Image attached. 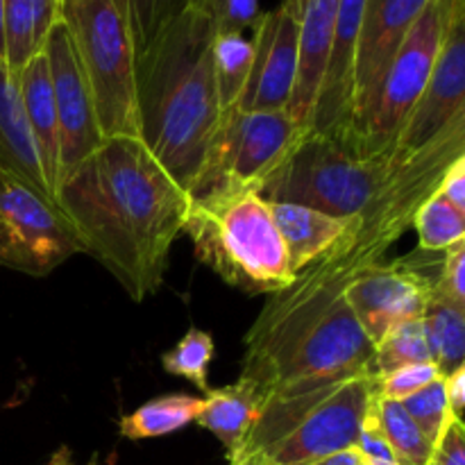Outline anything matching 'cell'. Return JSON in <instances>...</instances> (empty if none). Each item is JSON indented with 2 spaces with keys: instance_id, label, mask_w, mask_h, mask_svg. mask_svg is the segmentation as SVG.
<instances>
[{
  "instance_id": "ee69618b",
  "label": "cell",
  "mask_w": 465,
  "mask_h": 465,
  "mask_svg": "<svg viewBox=\"0 0 465 465\" xmlns=\"http://www.w3.org/2000/svg\"><path fill=\"white\" fill-rule=\"evenodd\" d=\"M114 3H116V0H114Z\"/></svg>"
},
{
  "instance_id": "8d00e7d4",
  "label": "cell",
  "mask_w": 465,
  "mask_h": 465,
  "mask_svg": "<svg viewBox=\"0 0 465 465\" xmlns=\"http://www.w3.org/2000/svg\"><path fill=\"white\" fill-rule=\"evenodd\" d=\"M436 195L448 200L459 212H465V154L454 159L448 166L445 175L440 177Z\"/></svg>"
},
{
  "instance_id": "b9f144b4",
  "label": "cell",
  "mask_w": 465,
  "mask_h": 465,
  "mask_svg": "<svg viewBox=\"0 0 465 465\" xmlns=\"http://www.w3.org/2000/svg\"><path fill=\"white\" fill-rule=\"evenodd\" d=\"M227 465H272V463H266V461H259V459H243V461H232Z\"/></svg>"
},
{
  "instance_id": "603a6c76",
  "label": "cell",
  "mask_w": 465,
  "mask_h": 465,
  "mask_svg": "<svg viewBox=\"0 0 465 465\" xmlns=\"http://www.w3.org/2000/svg\"><path fill=\"white\" fill-rule=\"evenodd\" d=\"M203 404L204 400L198 395H162V398L150 400V402L141 404L139 409L123 416L118 422V431L127 440H145L175 434V431L184 430L186 425L198 420Z\"/></svg>"
},
{
  "instance_id": "484cf974",
  "label": "cell",
  "mask_w": 465,
  "mask_h": 465,
  "mask_svg": "<svg viewBox=\"0 0 465 465\" xmlns=\"http://www.w3.org/2000/svg\"><path fill=\"white\" fill-rule=\"evenodd\" d=\"M213 82L221 116L234 112L252 66V39L245 32H216L213 36Z\"/></svg>"
},
{
  "instance_id": "30bf717a",
  "label": "cell",
  "mask_w": 465,
  "mask_h": 465,
  "mask_svg": "<svg viewBox=\"0 0 465 465\" xmlns=\"http://www.w3.org/2000/svg\"><path fill=\"white\" fill-rule=\"evenodd\" d=\"M80 252L59 204L0 166V266L44 277Z\"/></svg>"
},
{
  "instance_id": "d6986e66",
  "label": "cell",
  "mask_w": 465,
  "mask_h": 465,
  "mask_svg": "<svg viewBox=\"0 0 465 465\" xmlns=\"http://www.w3.org/2000/svg\"><path fill=\"white\" fill-rule=\"evenodd\" d=\"M18 91H21L23 109H25L27 123H30L32 136L36 141L41 159H44L45 173L57 189L59 177V127L57 109H54L53 80H50V66L45 53H36L25 66L18 71Z\"/></svg>"
},
{
  "instance_id": "4316f807",
  "label": "cell",
  "mask_w": 465,
  "mask_h": 465,
  "mask_svg": "<svg viewBox=\"0 0 465 465\" xmlns=\"http://www.w3.org/2000/svg\"><path fill=\"white\" fill-rule=\"evenodd\" d=\"M413 227L418 232V248L430 252H443L465 241V212L434 193L416 209Z\"/></svg>"
},
{
  "instance_id": "9a60e30c",
  "label": "cell",
  "mask_w": 465,
  "mask_h": 465,
  "mask_svg": "<svg viewBox=\"0 0 465 465\" xmlns=\"http://www.w3.org/2000/svg\"><path fill=\"white\" fill-rule=\"evenodd\" d=\"M431 0H366L354 57V118L375 94L404 36Z\"/></svg>"
},
{
  "instance_id": "f546056e",
  "label": "cell",
  "mask_w": 465,
  "mask_h": 465,
  "mask_svg": "<svg viewBox=\"0 0 465 465\" xmlns=\"http://www.w3.org/2000/svg\"><path fill=\"white\" fill-rule=\"evenodd\" d=\"M116 7L125 18L134 53L139 57L163 30V25L186 7V0H116Z\"/></svg>"
},
{
  "instance_id": "4fadbf2b",
  "label": "cell",
  "mask_w": 465,
  "mask_h": 465,
  "mask_svg": "<svg viewBox=\"0 0 465 465\" xmlns=\"http://www.w3.org/2000/svg\"><path fill=\"white\" fill-rule=\"evenodd\" d=\"M431 295V282L407 266L404 259L366 268L345 289L343 298L372 348L395 325L422 318Z\"/></svg>"
},
{
  "instance_id": "7c38bea8",
  "label": "cell",
  "mask_w": 465,
  "mask_h": 465,
  "mask_svg": "<svg viewBox=\"0 0 465 465\" xmlns=\"http://www.w3.org/2000/svg\"><path fill=\"white\" fill-rule=\"evenodd\" d=\"M465 116V0H452L448 25L430 82L398 139V150L416 153Z\"/></svg>"
},
{
  "instance_id": "ab89813d",
  "label": "cell",
  "mask_w": 465,
  "mask_h": 465,
  "mask_svg": "<svg viewBox=\"0 0 465 465\" xmlns=\"http://www.w3.org/2000/svg\"><path fill=\"white\" fill-rule=\"evenodd\" d=\"M44 465H75V463H73L71 450H68L66 445H64V448H59L57 452H54L53 457H50ZM86 465H98V457H91V461L86 463Z\"/></svg>"
},
{
  "instance_id": "f1b7e54d",
  "label": "cell",
  "mask_w": 465,
  "mask_h": 465,
  "mask_svg": "<svg viewBox=\"0 0 465 465\" xmlns=\"http://www.w3.org/2000/svg\"><path fill=\"white\" fill-rule=\"evenodd\" d=\"M216 354L212 334L203 330H189L168 352H163L162 366L168 375L191 381L203 393L209 391V366Z\"/></svg>"
},
{
  "instance_id": "7bdbcfd3",
  "label": "cell",
  "mask_w": 465,
  "mask_h": 465,
  "mask_svg": "<svg viewBox=\"0 0 465 465\" xmlns=\"http://www.w3.org/2000/svg\"><path fill=\"white\" fill-rule=\"evenodd\" d=\"M203 5V0H186V7H195L198 9Z\"/></svg>"
},
{
  "instance_id": "1f68e13d",
  "label": "cell",
  "mask_w": 465,
  "mask_h": 465,
  "mask_svg": "<svg viewBox=\"0 0 465 465\" xmlns=\"http://www.w3.org/2000/svg\"><path fill=\"white\" fill-rule=\"evenodd\" d=\"M439 377L440 372L434 361L411 363V366L398 368V371L389 372V375L384 377H377V393L386 400L402 402L409 395L422 391L425 386H430L431 381L439 380Z\"/></svg>"
},
{
  "instance_id": "7a4b0ae2",
  "label": "cell",
  "mask_w": 465,
  "mask_h": 465,
  "mask_svg": "<svg viewBox=\"0 0 465 465\" xmlns=\"http://www.w3.org/2000/svg\"><path fill=\"white\" fill-rule=\"evenodd\" d=\"M461 154L465 116L454 118L430 143L409 154L372 203L350 218L343 234L300 271L289 289L268 300L245 334L243 363L257 361L322 316L366 268L380 263L384 252L411 227L416 209L439 189L450 163Z\"/></svg>"
},
{
  "instance_id": "9c48e42d",
  "label": "cell",
  "mask_w": 465,
  "mask_h": 465,
  "mask_svg": "<svg viewBox=\"0 0 465 465\" xmlns=\"http://www.w3.org/2000/svg\"><path fill=\"white\" fill-rule=\"evenodd\" d=\"M450 5L452 0H431L427 5L420 18L404 36L372 98L354 118L352 127L363 154L368 157L398 150L400 134L411 118L439 57Z\"/></svg>"
},
{
  "instance_id": "4dcf8cb0",
  "label": "cell",
  "mask_w": 465,
  "mask_h": 465,
  "mask_svg": "<svg viewBox=\"0 0 465 465\" xmlns=\"http://www.w3.org/2000/svg\"><path fill=\"white\" fill-rule=\"evenodd\" d=\"M400 404H402L404 411L411 416V420L416 422L418 430L422 431V436H425L434 448L436 443H439L440 436H443V431L448 430L450 422L457 420L448 407L443 377L431 381L430 386H425V389L418 391V393L409 395V398L402 400Z\"/></svg>"
},
{
  "instance_id": "2e32d148",
  "label": "cell",
  "mask_w": 465,
  "mask_h": 465,
  "mask_svg": "<svg viewBox=\"0 0 465 465\" xmlns=\"http://www.w3.org/2000/svg\"><path fill=\"white\" fill-rule=\"evenodd\" d=\"M366 0H339L330 59L313 104L307 132H330L352 125L354 116V57Z\"/></svg>"
},
{
  "instance_id": "277c9868",
  "label": "cell",
  "mask_w": 465,
  "mask_h": 465,
  "mask_svg": "<svg viewBox=\"0 0 465 465\" xmlns=\"http://www.w3.org/2000/svg\"><path fill=\"white\" fill-rule=\"evenodd\" d=\"M377 393L375 372L280 393L259 404L252 430L227 463L259 459L272 465H312L357 448Z\"/></svg>"
},
{
  "instance_id": "8992f818",
  "label": "cell",
  "mask_w": 465,
  "mask_h": 465,
  "mask_svg": "<svg viewBox=\"0 0 465 465\" xmlns=\"http://www.w3.org/2000/svg\"><path fill=\"white\" fill-rule=\"evenodd\" d=\"M409 154L395 150L368 157L352 125L307 132L286 162L263 182L262 198L318 209L339 218L357 216L393 180Z\"/></svg>"
},
{
  "instance_id": "f35d334b",
  "label": "cell",
  "mask_w": 465,
  "mask_h": 465,
  "mask_svg": "<svg viewBox=\"0 0 465 465\" xmlns=\"http://www.w3.org/2000/svg\"><path fill=\"white\" fill-rule=\"evenodd\" d=\"M312 465H366V463H363L361 454L357 452V448H352V450H343V452L330 454V457L321 459V461Z\"/></svg>"
},
{
  "instance_id": "44dd1931",
  "label": "cell",
  "mask_w": 465,
  "mask_h": 465,
  "mask_svg": "<svg viewBox=\"0 0 465 465\" xmlns=\"http://www.w3.org/2000/svg\"><path fill=\"white\" fill-rule=\"evenodd\" d=\"M7 66L18 75L62 21V0H3Z\"/></svg>"
},
{
  "instance_id": "ffe728a7",
  "label": "cell",
  "mask_w": 465,
  "mask_h": 465,
  "mask_svg": "<svg viewBox=\"0 0 465 465\" xmlns=\"http://www.w3.org/2000/svg\"><path fill=\"white\" fill-rule=\"evenodd\" d=\"M271 209L282 241H284L293 275H298L313 259L321 257L343 234L350 218H352L330 216V213H322L318 209L289 203H271Z\"/></svg>"
},
{
  "instance_id": "cb8c5ba5",
  "label": "cell",
  "mask_w": 465,
  "mask_h": 465,
  "mask_svg": "<svg viewBox=\"0 0 465 465\" xmlns=\"http://www.w3.org/2000/svg\"><path fill=\"white\" fill-rule=\"evenodd\" d=\"M420 321L431 350V361L439 368L440 377H448L459 368H463L465 307L439 298V295H430Z\"/></svg>"
},
{
  "instance_id": "5bb4252c",
  "label": "cell",
  "mask_w": 465,
  "mask_h": 465,
  "mask_svg": "<svg viewBox=\"0 0 465 465\" xmlns=\"http://www.w3.org/2000/svg\"><path fill=\"white\" fill-rule=\"evenodd\" d=\"M252 66L239 100L241 112L289 109L298 80V25L284 5L262 12L252 30Z\"/></svg>"
},
{
  "instance_id": "e575fe53",
  "label": "cell",
  "mask_w": 465,
  "mask_h": 465,
  "mask_svg": "<svg viewBox=\"0 0 465 465\" xmlns=\"http://www.w3.org/2000/svg\"><path fill=\"white\" fill-rule=\"evenodd\" d=\"M427 465H465V425L452 420L436 443Z\"/></svg>"
},
{
  "instance_id": "ba28073f",
  "label": "cell",
  "mask_w": 465,
  "mask_h": 465,
  "mask_svg": "<svg viewBox=\"0 0 465 465\" xmlns=\"http://www.w3.org/2000/svg\"><path fill=\"white\" fill-rule=\"evenodd\" d=\"M307 132L289 109L280 112H227L204 153L203 166L189 186V200L234 191H259Z\"/></svg>"
},
{
  "instance_id": "7402d4cb",
  "label": "cell",
  "mask_w": 465,
  "mask_h": 465,
  "mask_svg": "<svg viewBox=\"0 0 465 465\" xmlns=\"http://www.w3.org/2000/svg\"><path fill=\"white\" fill-rule=\"evenodd\" d=\"M203 400V411L195 422L212 431L223 443L227 457H232L234 452H239L245 436L252 430L259 411L257 398L243 381L236 380L230 386L207 391Z\"/></svg>"
},
{
  "instance_id": "8fae6325",
  "label": "cell",
  "mask_w": 465,
  "mask_h": 465,
  "mask_svg": "<svg viewBox=\"0 0 465 465\" xmlns=\"http://www.w3.org/2000/svg\"><path fill=\"white\" fill-rule=\"evenodd\" d=\"M44 53L48 57L54 109H57L59 184L66 173H71L77 163L84 162L89 154L100 148L104 136L100 132L98 116H95L89 82L82 73L75 45H73L64 21L53 27L44 44Z\"/></svg>"
},
{
  "instance_id": "74e56055",
  "label": "cell",
  "mask_w": 465,
  "mask_h": 465,
  "mask_svg": "<svg viewBox=\"0 0 465 465\" xmlns=\"http://www.w3.org/2000/svg\"><path fill=\"white\" fill-rule=\"evenodd\" d=\"M445 380V398H448V407L457 420H463V407H465V366L454 371L452 375L443 377Z\"/></svg>"
},
{
  "instance_id": "5b68a950",
  "label": "cell",
  "mask_w": 465,
  "mask_h": 465,
  "mask_svg": "<svg viewBox=\"0 0 465 465\" xmlns=\"http://www.w3.org/2000/svg\"><path fill=\"white\" fill-rule=\"evenodd\" d=\"M184 234L200 263L248 295H277L293 284L271 203L259 191L193 200Z\"/></svg>"
},
{
  "instance_id": "52a82bcc",
  "label": "cell",
  "mask_w": 465,
  "mask_h": 465,
  "mask_svg": "<svg viewBox=\"0 0 465 465\" xmlns=\"http://www.w3.org/2000/svg\"><path fill=\"white\" fill-rule=\"evenodd\" d=\"M62 21L94 95L104 139L136 136V53L114 0H62Z\"/></svg>"
},
{
  "instance_id": "ac0fdd59",
  "label": "cell",
  "mask_w": 465,
  "mask_h": 465,
  "mask_svg": "<svg viewBox=\"0 0 465 465\" xmlns=\"http://www.w3.org/2000/svg\"><path fill=\"white\" fill-rule=\"evenodd\" d=\"M0 166L39 193L54 200V189L23 109L18 77L3 62H0Z\"/></svg>"
},
{
  "instance_id": "e0dca14e",
  "label": "cell",
  "mask_w": 465,
  "mask_h": 465,
  "mask_svg": "<svg viewBox=\"0 0 465 465\" xmlns=\"http://www.w3.org/2000/svg\"><path fill=\"white\" fill-rule=\"evenodd\" d=\"M282 5L298 25V80L289 114L307 132L330 59L339 0H282Z\"/></svg>"
},
{
  "instance_id": "d6a6232c",
  "label": "cell",
  "mask_w": 465,
  "mask_h": 465,
  "mask_svg": "<svg viewBox=\"0 0 465 465\" xmlns=\"http://www.w3.org/2000/svg\"><path fill=\"white\" fill-rule=\"evenodd\" d=\"M198 9L207 14L216 32H248L262 16L259 0H203Z\"/></svg>"
},
{
  "instance_id": "60d3db41",
  "label": "cell",
  "mask_w": 465,
  "mask_h": 465,
  "mask_svg": "<svg viewBox=\"0 0 465 465\" xmlns=\"http://www.w3.org/2000/svg\"><path fill=\"white\" fill-rule=\"evenodd\" d=\"M0 62L7 64V48H5V12H3V0H0Z\"/></svg>"
},
{
  "instance_id": "83f0119b",
  "label": "cell",
  "mask_w": 465,
  "mask_h": 465,
  "mask_svg": "<svg viewBox=\"0 0 465 465\" xmlns=\"http://www.w3.org/2000/svg\"><path fill=\"white\" fill-rule=\"evenodd\" d=\"M422 361H431V350L427 343L425 327L418 318V321L400 322L381 339L372 357V371L377 377H384L398 368Z\"/></svg>"
},
{
  "instance_id": "3957f363",
  "label": "cell",
  "mask_w": 465,
  "mask_h": 465,
  "mask_svg": "<svg viewBox=\"0 0 465 465\" xmlns=\"http://www.w3.org/2000/svg\"><path fill=\"white\" fill-rule=\"evenodd\" d=\"M213 36L207 14L184 7L136 57L139 139L186 191L221 123Z\"/></svg>"
},
{
  "instance_id": "6da1fadb",
  "label": "cell",
  "mask_w": 465,
  "mask_h": 465,
  "mask_svg": "<svg viewBox=\"0 0 465 465\" xmlns=\"http://www.w3.org/2000/svg\"><path fill=\"white\" fill-rule=\"evenodd\" d=\"M54 200L134 302L163 284L173 243L184 234L191 200L136 136H112L59 180Z\"/></svg>"
},
{
  "instance_id": "d590c367",
  "label": "cell",
  "mask_w": 465,
  "mask_h": 465,
  "mask_svg": "<svg viewBox=\"0 0 465 465\" xmlns=\"http://www.w3.org/2000/svg\"><path fill=\"white\" fill-rule=\"evenodd\" d=\"M357 452L361 454L363 463L366 465H398V459L393 457L391 448L386 445V440L381 439L377 427L368 420V416L366 422H363L361 436H359Z\"/></svg>"
},
{
  "instance_id": "d4e9b609",
  "label": "cell",
  "mask_w": 465,
  "mask_h": 465,
  "mask_svg": "<svg viewBox=\"0 0 465 465\" xmlns=\"http://www.w3.org/2000/svg\"><path fill=\"white\" fill-rule=\"evenodd\" d=\"M368 420L377 427L381 439L391 448L398 465H427L434 452V445L422 436L416 422L411 420L404 407L395 400L381 398L375 393L371 409H368Z\"/></svg>"
},
{
  "instance_id": "836d02e7",
  "label": "cell",
  "mask_w": 465,
  "mask_h": 465,
  "mask_svg": "<svg viewBox=\"0 0 465 465\" xmlns=\"http://www.w3.org/2000/svg\"><path fill=\"white\" fill-rule=\"evenodd\" d=\"M431 295L465 307V241L445 250L443 263L431 286Z\"/></svg>"
}]
</instances>
